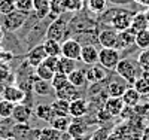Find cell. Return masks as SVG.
Listing matches in <instances>:
<instances>
[{"label": "cell", "instance_id": "4fadbf2b", "mask_svg": "<svg viewBox=\"0 0 149 140\" xmlns=\"http://www.w3.org/2000/svg\"><path fill=\"white\" fill-rule=\"evenodd\" d=\"M48 57L46 54V51L43 48V45H36L34 48H31L29 51V54H27V63H29V66L31 67H36V66H39L40 63H43V60Z\"/></svg>", "mask_w": 149, "mask_h": 140}, {"label": "cell", "instance_id": "6da1fadb", "mask_svg": "<svg viewBox=\"0 0 149 140\" xmlns=\"http://www.w3.org/2000/svg\"><path fill=\"white\" fill-rule=\"evenodd\" d=\"M98 43L102 45V48H115L118 51L125 49L122 45V40L119 37V31L113 30V29H104L98 33L97 36Z\"/></svg>", "mask_w": 149, "mask_h": 140}, {"label": "cell", "instance_id": "30bf717a", "mask_svg": "<svg viewBox=\"0 0 149 140\" xmlns=\"http://www.w3.org/2000/svg\"><path fill=\"white\" fill-rule=\"evenodd\" d=\"M2 98L10 101L14 104H18V103H22L24 98H26V93L21 86H17V85H6L5 90L2 91Z\"/></svg>", "mask_w": 149, "mask_h": 140}, {"label": "cell", "instance_id": "9c48e42d", "mask_svg": "<svg viewBox=\"0 0 149 140\" xmlns=\"http://www.w3.org/2000/svg\"><path fill=\"white\" fill-rule=\"evenodd\" d=\"M90 110V103L82 97H78L70 101L69 104V115L72 118H84Z\"/></svg>", "mask_w": 149, "mask_h": 140}, {"label": "cell", "instance_id": "e0dca14e", "mask_svg": "<svg viewBox=\"0 0 149 140\" xmlns=\"http://www.w3.org/2000/svg\"><path fill=\"white\" fill-rule=\"evenodd\" d=\"M122 100H124V103H125V106L128 107H136L139 103H140V100H142V94L136 90L134 86H128L125 91H124L122 94Z\"/></svg>", "mask_w": 149, "mask_h": 140}, {"label": "cell", "instance_id": "277c9868", "mask_svg": "<svg viewBox=\"0 0 149 140\" xmlns=\"http://www.w3.org/2000/svg\"><path fill=\"white\" fill-rule=\"evenodd\" d=\"M26 20H27V14H22V12L15 9V10L9 12V14L3 15L2 25L8 31H17L18 29L22 27V24L26 22Z\"/></svg>", "mask_w": 149, "mask_h": 140}, {"label": "cell", "instance_id": "f907efd6", "mask_svg": "<svg viewBox=\"0 0 149 140\" xmlns=\"http://www.w3.org/2000/svg\"><path fill=\"white\" fill-rule=\"evenodd\" d=\"M0 140H6V139H2V137H0Z\"/></svg>", "mask_w": 149, "mask_h": 140}, {"label": "cell", "instance_id": "d6986e66", "mask_svg": "<svg viewBox=\"0 0 149 140\" xmlns=\"http://www.w3.org/2000/svg\"><path fill=\"white\" fill-rule=\"evenodd\" d=\"M33 113L36 115V118H39L40 121L48 122V124L51 122V121H52V118L55 116V113H54V110H52L51 104H45V103L37 104V106L34 107Z\"/></svg>", "mask_w": 149, "mask_h": 140}, {"label": "cell", "instance_id": "f5cc1de1", "mask_svg": "<svg viewBox=\"0 0 149 140\" xmlns=\"http://www.w3.org/2000/svg\"><path fill=\"white\" fill-rule=\"evenodd\" d=\"M148 30H149V25H148Z\"/></svg>", "mask_w": 149, "mask_h": 140}, {"label": "cell", "instance_id": "f546056e", "mask_svg": "<svg viewBox=\"0 0 149 140\" xmlns=\"http://www.w3.org/2000/svg\"><path fill=\"white\" fill-rule=\"evenodd\" d=\"M134 45L139 49H148L149 48V30H142L136 33L134 37Z\"/></svg>", "mask_w": 149, "mask_h": 140}, {"label": "cell", "instance_id": "ab89813d", "mask_svg": "<svg viewBox=\"0 0 149 140\" xmlns=\"http://www.w3.org/2000/svg\"><path fill=\"white\" fill-rule=\"evenodd\" d=\"M12 10H15V3L14 2H10V0H0V14L6 15Z\"/></svg>", "mask_w": 149, "mask_h": 140}, {"label": "cell", "instance_id": "4dcf8cb0", "mask_svg": "<svg viewBox=\"0 0 149 140\" xmlns=\"http://www.w3.org/2000/svg\"><path fill=\"white\" fill-rule=\"evenodd\" d=\"M86 8L93 14H103L106 10V5L107 0H86Z\"/></svg>", "mask_w": 149, "mask_h": 140}, {"label": "cell", "instance_id": "9a60e30c", "mask_svg": "<svg viewBox=\"0 0 149 140\" xmlns=\"http://www.w3.org/2000/svg\"><path fill=\"white\" fill-rule=\"evenodd\" d=\"M104 109L115 118V116H119L122 110L125 109V103H124L122 97H109L104 101Z\"/></svg>", "mask_w": 149, "mask_h": 140}, {"label": "cell", "instance_id": "ee69618b", "mask_svg": "<svg viewBox=\"0 0 149 140\" xmlns=\"http://www.w3.org/2000/svg\"><path fill=\"white\" fill-rule=\"evenodd\" d=\"M133 2H136V3H139V5H142V6H149V0H133Z\"/></svg>", "mask_w": 149, "mask_h": 140}, {"label": "cell", "instance_id": "bcb514c9", "mask_svg": "<svg viewBox=\"0 0 149 140\" xmlns=\"http://www.w3.org/2000/svg\"><path fill=\"white\" fill-rule=\"evenodd\" d=\"M143 76H145V78L149 81V72H143Z\"/></svg>", "mask_w": 149, "mask_h": 140}, {"label": "cell", "instance_id": "f6af8a7d", "mask_svg": "<svg viewBox=\"0 0 149 140\" xmlns=\"http://www.w3.org/2000/svg\"><path fill=\"white\" fill-rule=\"evenodd\" d=\"M2 39H3V27L0 25V40H2Z\"/></svg>", "mask_w": 149, "mask_h": 140}, {"label": "cell", "instance_id": "f1b7e54d", "mask_svg": "<svg viewBox=\"0 0 149 140\" xmlns=\"http://www.w3.org/2000/svg\"><path fill=\"white\" fill-rule=\"evenodd\" d=\"M39 140H61V133L49 125L39 131Z\"/></svg>", "mask_w": 149, "mask_h": 140}, {"label": "cell", "instance_id": "52a82bcc", "mask_svg": "<svg viewBox=\"0 0 149 140\" xmlns=\"http://www.w3.org/2000/svg\"><path fill=\"white\" fill-rule=\"evenodd\" d=\"M81 49H82V45L79 43V40L67 37L61 43V57L79 61L81 60Z\"/></svg>", "mask_w": 149, "mask_h": 140}, {"label": "cell", "instance_id": "7a4b0ae2", "mask_svg": "<svg viewBox=\"0 0 149 140\" xmlns=\"http://www.w3.org/2000/svg\"><path fill=\"white\" fill-rule=\"evenodd\" d=\"M115 72H116V75L119 76V78H122L128 85H133L136 78L139 76L137 75V67H136V64L128 58H121L118 61L116 67H115Z\"/></svg>", "mask_w": 149, "mask_h": 140}, {"label": "cell", "instance_id": "1f68e13d", "mask_svg": "<svg viewBox=\"0 0 149 140\" xmlns=\"http://www.w3.org/2000/svg\"><path fill=\"white\" fill-rule=\"evenodd\" d=\"M131 86H134L142 95H148L149 94V81L145 78V76H137Z\"/></svg>", "mask_w": 149, "mask_h": 140}, {"label": "cell", "instance_id": "2e32d148", "mask_svg": "<svg viewBox=\"0 0 149 140\" xmlns=\"http://www.w3.org/2000/svg\"><path fill=\"white\" fill-rule=\"evenodd\" d=\"M85 75H86V82H91V84H97V82H102L107 73H106V69L102 67L100 64H93L90 66L88 70H85Z\"/></svg>", "mask_w": 149, "mask_h": 140}, {"label": "cell", "instance_id": "d6a6232c", "mask_svg": "<svg viewBox=\"0 0 149 140\" xmlns=\"http://www.w3.org/2000/svg\"><path fill=\"white\" fill-rule=\"evenodd\" d=\"M119 37H121V40H122V45L124 48H128L131 45H134V37H136V31L130 27L127 30H124V31H119Z\"/></svg>", "mask_w": 149, "mask_h": 140}, {"label": "cell", "instance_id": "816d5d0a", "mask_svg": "<svg viewBox=\"0 0 149 140\" xmlns=\"http://www.w3.org/2000/svg\"><path fill=\"white\" fill-rule=\"evenodd\" d=\"M10 2H14V3H15V0H10Z\"/></svg>", "mask_w": 149, "mask_h": 140}, {"label": "cell", "instance_id": "60d3db41", "mask_svg": "<svg viewBox=\"0 0 149 140\" xmlns=\"http://www.w3.org/2000/svg\"><path fill=\"white\" fill-rule=\"evenodd\" d=\"M58 58H60V57H52V55H48V57L43 60V64H45V66H48L51 70L57 72V69H58Z\"/></svg>", "mask_w": 149, "mask_h": 140}, {"label": "cell", "instance_id": "cb8c5ba5", "mask_svg": "<svg viewBox=\"0 0 149 140\" xmlns=\"http://www.w3.org/2000/svg\"><path fill=\"white\" fill-rule=\"evenodd\" d=\"M70 122H72V116L70 115H67V116H54L52 121L49 122V125L54 127V128L58 130L60 133H67Z\"/></svg>", "mask_w": 149, "mask_h": 140}, {"label": "cell", "instance_id": "ffe728a7", "mask_svg": "<svg viewBox=\"0 0 149 140\" xmlns=\"http://www.w3.org/2000/svg\"><path fill=\"white\" fill-rule=\"evenodd\" d=\"M33 12L37 20H43L51 12V0H33Z\"/></svg>", "mask_w": 149, "mask_h": 140}, {"label": "cell", "instance_id": "e575fe53", "mask_svg": "<svg viewBox=\"0 0 149 140\" xmlns=\"http://www.w3.org/2000/svg\"><path fill=\"white\" fill-rule=\"evenodd\" d=\"M15 104L10 103V101L2 98L0 100V116L2 118H10L12 116V112H14Z\"/></svg>", "mask_w": 149, "mask_h": 140}, {"label": "cell", "instance_id": "b9f144b4", "mask_svg": "<svg viewBox=\"0 0 149 140\" xmlns=\"http://www.w3.org/2000/svg\"><path fill=\"white\" fill-rule=\"evenodd\" d=\"M112 118H113V116H112L104 107L97 112V121H98V122H107V121H110Z\"/></svg>", "mask_w": 149, "mask_h": 140}, {"label": "cell", "instance_id": "484cf974", "mask_svg": "<svg viewBox=\"0 0 149 140\" xmlns=\"http://www.w3.org/2000/svg\"><path fill=\"white\" fill-rule=\"evenodd\" d=\"M76 63H78L76 60L66 58V57H60L58 58V69H57V72L69 75V73H72L74 69H76Z\"/></svg>", "mask_w": 149, "mask_h": 140}, {"label": "cell", "instance_id": "ba28073f", "mask_svg": "<svg viewBox=\"0 0 149 140\" xmlns=\"http://www.w3.org/2000/svg\"><path fill=\"white\" fill-rule=\"evenodd\" d=\"M88 131H90V127L82 118H72L67 133L73 140H84L88 136Z\"/></svg>", "mask_w": 149, "mask_h": 140}, {"label": "cell", "instance_id": "3957f363", "mask_svg": "<svg viewBox=\"0 0 149 140\" xmlns=\"http://www.w3.org/2000/svg\"><path fill=\"white\" fill-rule=\"evenodd\" d=\"M121 60L119 51L115 48H102L98 51V64L106 70H115L118 61Z\"/></svg>", "mask_w": 149, "mask_h": 140}, {"label": "cell", "instance_id": "7bdbcfd3", "mask_svg": "<svg viewBox=\"0 0 149 140\" xmlns=\"http://www.w3.org/2000/svg\"><path fill=\"white\" fill-rule=\"evenodd\" d=\"M9 76V66L5 63H0V81H5Z\"/></svg>", "mask_w": 149, "mask_h": 140}, {"label": "cell", "instance_id": "74e56055", "mask_svg": "<svg viewBox=\"0 0 149 140\" xmlns=\"http://www.w3.org/2000/svg\"><path fill=\"white\" fill-rule=\"evenodd\" d=\"M15 9L29 15L33 10V0H15Z\"/></svg>", "mask_w": 149, "mask_h": 140}, {"label": "cell", "instance_id": "603a6c76", "mask_svg": "<svg viewBox=\"0 0 149 140\" xmlns=\"http://www.w3.org/2000/svg\"><path fill=\"white\" fill-rule=\"evenodd\" d=\"M69 104L70 101L63 100V98H54L51 103V107L55 113V116H67L69 115Z\"/></svg>", "mask_w": 149, "mask_h": 140}, {"label": "cell", "instance_id": "5bb4252c", "mask_svg": "<svg viewBox=\"0 0 149 140\" xmlns=\"http://www.w3.org/2000/svg\"><path fill=\"white\" fill-rule=\"evenodd\" d=\"M55 97H57V98L67 100V101H72V100H74V98L81 97V95H79V88H76L74 85H72V84L67 81L61 88L55 90Z\"/></svg>", "mask_w": 149, "mask_h": 140}, {"label": "cell", "instance_id": "ac0fdd59", "mask_svg": "<svg viewBox=\"0 0 149 140\" xmlns=\"http://www.w3.org/2000/svg\"><path fill=\"white\" fill-rule=\"evenodd\" d=\"M128 86L130 85L122 78L113 79L112 82H109V85H107V94H109V97H122L124 91H125Z\"/></svg>", "mask_w": 149, "mask_h": 140}, {"label": "cell", "instance_id": "f35d334b", "mask_svg": "<svg viewBox=\"0 0 149 140\" xmlns=\"http://www.w3.org/2000/svg\"><path fill=\"white\" fill-rule=\"evenodd\" d=\"M84 5V0H63V6L64 9L70 10V12H78L81 10Z\"/></svg>", "mask_w": 149, "mask_h": 140}, {"label": "cell", "instance_id": "5b68a950", "mask_svg": "<svg viewBox=\"0 0 149 140\" xmlns=\"http://www.w3.org/2000/svg\"><path fill=\"white\" fill-rule=\"evenodd\" d=\"M67 33V21L63 17H57L46 30V39H54V40H63L66 39Z\"/></svg>", "mask_w": 149, "mask_h": 140}, {"label": "cell", "instance_id": "8d00e7d4", "mask_svg": "<svg viewBox=\"0 0 149 140\" xmlns=\"http://www.w3.org/2000/svg\"><path fill=\"white\" fill-rule=\"evenodd\" d=\"M137 64L143 72H149V48L142 49V52L137 57Z\"/></svg>", "mask_w": 149, "mask_h": 140}, {"label": "cell", "instance_id": "44dd1931", "mask_svg": "<svg viewBox=\"0 0 149 140\" xmlns=\"http://www.w3.org/2000/svg\"><path fill=\"white\" fill-rule=\"evenodd\" d=\"M149 25V20L146 17L145 12H136L133 14V20H131V29L137 33V31H142V30H146Z\"/></svg>", "mask_w": 149, "mask_h": 140}, {"label": "cell", "instance_id": "836d02e7", "mask_svg": "<svg viewBox=\"0 0 149 140\" xmlns=\"http://www.w3.org/2000/svg\"><path fill=\"white\" fill-rule=\"evenodd\" d=\"M12 118H3L0 122V137L2 139H8L12 136V128H14V124L10 122Z\"/></svg>", "mask_w": 149, "mask_h": 140}, {"label": "cell", "instance_id": "681fc988", "mask_svg": "<svg viewBox=\"0 0 149 140\" xmlns=\"http://www.w3.org/2000/svg\"><path fill=\"white\" fill-rule=\"evenodd\" d=\"M2 119H3V118H2V116H0V122H2Z\"/></svg>", "mask_w": 149, "mask_h": 140}, {"label": "cell", "instance_id": "4316f807", "mask_svg": "<svg viewBox=\"0 0 149 140\" xmlns=\"http://www.w3.org/2000/svg\"><path fill=\"white\" fill-rule=\"evenodd\" d=\"M33 90L37 95H49L52 91V86L49 81H42V79H36L33 82Z\"/></svg>", "mask_w": 149, "mask_h": 140}, {"label": "cell", "instance_id": "7402d4cb", "mask_svg": "<svg viewBox=\"0 0 149 140\" xmlns=\"http://www.w3.org/2000/svg\"><path fill=\"white\" fill-rule=\"evenodd\" d=\"M67 79L72 85H74L76 88H81L86 84V75H85V70L84 69H74L72 73L67 75Z\"/></svg>", "mask_w": 149, "mask_h": 140}, {"label": "cell", "instance_id": "83f0119b", "mask_svg": "<svg viewBox=\"0 0 149 140\" xmlns=\"http://www.w3.org/2000/svg\"><path fill=\"white\" fill-rule=\"evenodd\" d=\"M34 73H36V78L37 79H42V81H49L51 82L52 79V76H54V70H51L48 66H45L43 63H40L39 66H36L34 67Z\"/></svg>", "mask_w": 149, "mask_h": 140}, {"label": "cell", "instance_id": "8992f818", "mask_svg": "<svg viewBox=\"0 0 149 140\" xmlns=\"http://www.w3.org/2000/svg\"><path fill=\"white\" fill-rule=\"evenodd\" d=\"M131 20H133V12L130 10H118L115 15L110 18V25L112 29L116 31H124L131 27Z\"/></svg>", "mask_w": 149, "mask_h": 140}, {"label": "cell", "instance_id": "7dc6e473", "mask_svg": "<svg viewBox=\"0 0 149 140\" xmlns=\"http://www.w3.org/2000/svg\"><path fill=\"white\" fill-rule=\"evenodd\" d=\"M145 14H146V17H148V20H149V6L146 8V12H145Z\"/></svg>", "mask_w": 149, "mask_h": 140}, {"label": "cell", "instance_id": "8fae6325", "mask_svg": "<svg viewBox=\"0 0 149 140\" xmlns=\"http://www.w3.org/2000/svg\"><path fill=\"white\" fill-rule=\"evenodd\" d=\"M33 109L24 103H18L14 107V112H12V119H14L15 124H29L30 118H31Z\"/></svg>", "mask_w": 149, "mask_h": 140}, {"label": "cell", "instance_id": "d590c367", "mask_svg": "<svg viewBox=\"0 0 149 140\" xmlns=\"http://www.w3.org/2000/svg\"><path fill=\"white\" fill-rule=\"evenodd\" d=\"M67 75L64 73H60V72H55L54 76H52V79H51V86H52V90H58V88H61L66 82H67Z\"/></svg>", "mask_w": 149, "mask_h": 140}, {"label": "cell", "instance_id": "c3c4849f", "mask_svg": "<svg viewBox=\"0 0 149 140\" xmlns=\"http://www.w3.org/2000/svg\"><path fill=\"white\" fill-rule=\"evenodd\" d=\"M6 140H17V139H15V137H14V136H10V137H8V139H6Z\"/></svg>", "mask_w": 149, "mask_h": 140}, {"label": "cell", "instance_id": "d4e9b609", "mask_svg": "<svg viewBox=\"0 0 149 140\" xmlns=\"http://www.w3.org/2000/svg\"><path fill=\"white\" fill-rule=\"evenodd\" d=\"M42 45H43V48H45L48 55L61 57V42L54 40V39H45Z\"/></svg>", "mask_w": 149, "mask_h": 140}, {"label": "cell", "instance_id": "7c38bea8", "mask_svg": "<svg viewBox=\"0 0 149 140\" xmlns=\"http://www.w3.org/2000/svg\"><path fill=\"white\" fill-rule=\"evenodd\" d=\"M81 61L86 66H93V64H97L98 63V49L91 45V43H86V45H82V49H81Z\"/></svg>", "mask_w": 149, "mask_h": 140}]
</instances>
